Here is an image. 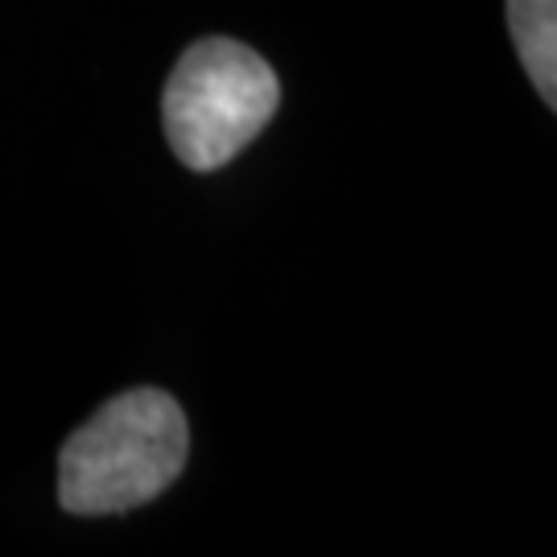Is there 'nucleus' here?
<instances>
[{"mask_svg": "<svg viewBox=\"0 0 557 557\" xmlns=\"http://www.w3.org/2000/svg\"><path fill=\"white\" fill-rule=\"evenodd\" d=\"M190 455L182 405L128 388L79 425L59 455V504L71 517H120L174 487Z\"/></svg>", "mask_w": 557, "mask_h": 557, "instance_id": "1", "label": "nucleus"}, {"mask_svg": "<svg viewBox=\"0 0 557 557\" xmlns=\"http://www.w3.org/2000/svg\"><path fill=\"white\" fill-rule=\"evenodd\" d=\"M277 71L236 38L195 41L170 71L161 120L174 158L211 174L236 161L277 116Z\"/></svg>", "mask_w": 557, "mask_h": 557, "instance_id": "2", "label": "nucleus"}, {"mask_svg": "<svg viewBox=\"0 0 557 557\" xmlns=\"http://www.w3.org/2000/svg\"><path fill=\"white\" fill-rule=\"evenodd\" d=\"M520 66L545 108H557V0H504Z\"/></svg>", "mask_w": 557, "mask_h": 557, "instance_id": "3", "label": "nucleus"}]
</instances>
